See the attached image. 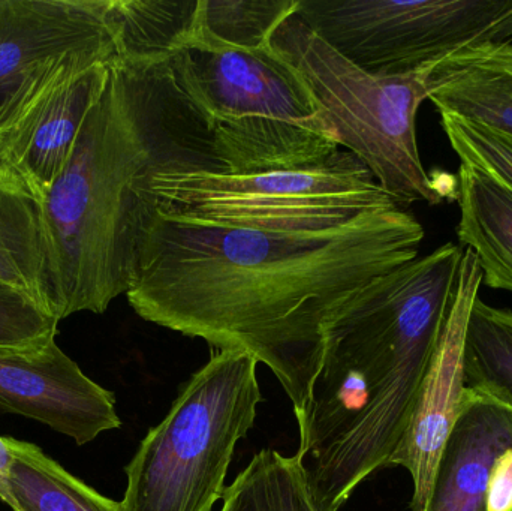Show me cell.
Segmentation results:
<instances>
[{
    "label": "cell",
    "instance_id": "cell-23",
    "mask_svg": "<svg viewBox=\"0 0 512 511\" xmlns=\"http://www.w3.org/2000/svg\"><path fill=\"white\" fill-rule=\"evenodd\" d=\"M59 320L29 294L0 282V347H23L57 335Z\"/></svg>",
    "mask_w": 512,
    "mask_h": 511
},
{
    "label": "cell",
    "instance_id": "cell-4",
    "mask_svg": "<svg viewBox=\"0 0 512 511\" xmlns=\"http://www.w3.org/2000/svg\"><path fill=\"white\" fill-rule=\"evenodd\" d=\"M168 68L203 123L221 173L315 167L340 150L312 90L271 42L231 47L194 30Z\"/></svg>",
    "mask_w": 512,
    "mask_h": 511
},
{
    "label": "cell",
    "instance_id": "cell-17",
    "mask_svg": "<svg viewBox=\"0 0 512 511\" xmlns=\"http://www.w3.org/2000/svg\"><path fill=\"white\" fill-rule=\"evenodd\" d=\"M198 5L200 0H108L107 23L120 59L168 62L194 33Z\"/></svg>",
    "mask_w": 512,
    "mask_h": 511
},
{
    "label": "cell",
    "instance_id": "cell-12",
    "mask_svg": "<svg viewBox=\"0 0 512 511\" xmlns=\"http://www.w3.org/2000/svg\"><path fill=\"white\" fill-rule=\"evenodd\" d=\"M110 63L60 78L11 128L0 132V167L47 194L65 170L81 128L104 92Z\"/></svg>",
    "mask_w": 512,
    "mask_h": 511
},
{
    "label": "cell",
    "instance_id": "cell-5",
    "mask_svg": "<svg viewBox=\"0 0 512 511\" xmlns=\"http://www.w3.org/2000/svg\"><path fill=\"white\" fill-rule=\"evenodd\" d=\"M256 365L251 354L218 351L192 375L125 468V511L213 510L237 443L255 425Z\"/></svg>",
    "mask_w": 512,
    "mask_h": 511
},
{
    "label": "cell",
    "instance_id": "cell-21",
    "mask_svg": "<svg viewBox=\"0 0 512 511\" xmlns=\"http://www.w3.org/2000/svg\"><path fill=\"white\" fill-rule=\"evenodd\" d=\"M298 0H200L195 30L231 47L259 48L297 11Z\"/></svg>",
    "mask_w": 512,
    "mask_h": 511
},
{
    "label": "cell",
    "instance_id": "cell-8",
    "mask_svg": "<svg viewBox=\"0 0 512 511\" xmlns=\"http://www.w3.org/2000/svg\"><path fill=\"white\" fill-rule=\"evenodd\" d=\"M295 15L378 77L412 74L487 41H512V0H298Z\"/></svg>",
    "mask_w": 512,
    "mask_h": 511
},
{
    "label": "cell",
    "instance_id": "cell-14",
    "mask_svg": "<svg viewBox=\"0 0 512 511\" xmlns=\"http://www.w3.org/2000/svg\"><path fill=\"white\" fill-rule=\"evenodd\" d=\"M429 99L439 114L512 137V41L463 48L432 66Z\"/></svg>",
    "mask_w": 512,
    "mask_h": 511
},
{
    "label": "cell",
    "instance_id": "cell-7",
    "mask_svg": "<svg viewBox=\"0 0 512 511\" xmlns=\"http://www.w3.org/2000/svg\"><path fill=\"white\" fill-rule=\"evenodd\" d=\"M150 189L164 212L256 230H327L363 213L399 206L345 149L297 170L156 174Z\"/></svg>",
    "mask_w": 512,
    "mask_h": 511
},
{
    "label": "cell",
    "instance_id": "cell-24",
    "mask_svg": "<svg viewBox=\"0 0 512 511\" xmlns=\"http://www.w3.org/2000/svg\"><path fill=\"white\" fill-rule=\"evenodd\" d=\"M487 511H512V449L496 461L486 500Z\"/></svg>",
    "mask_w": 512,
    "mask_h": 511
},
{
    "label": "cell",
    "instance_id": "cell-11",
    "mask_svg": "<svg viewBox=\"0 0 512 511\" xmlns=\"http://www.w3.org/2000/svg\"><path fill=\"white\" fill-rule=\"evenodd\" d=\"M483 282L474 252L465 249L450 317L432 365L418 393L417 404L390 465L406 468L414 483L411 510L424 511L439 456L459 417L465 398L462 348L472 302Z\"/></svg>",
    "mask_w": 512,
    "mask_h": 511
},
{
    "label": "cell",
    "instance_id": "cell-15",
    "mask_svg": "<svg viewBox=\"0 0 512 511\" xmlns=\"http://www.w3.org/2000/svg\"><path fill=\"white\" fill-rule=\"evenodd\" d=\"M0 282L29 294L51 314L53 257L45 195L3 167H0Z\"/></svg>",
    "mask_w": 512,
    "mask_h": 511
},
{
    "label": "cell",
    "instance_id": "cell-6",
    "mask_svg": "<svg viewBox=\"0 0 512 511\" xmlns=\"http://www.w3.org/2000/svg\"><path fill=\"white\" fill-rule=\"evenodd\" d=\"M274 50L291 63L327 114L340 149L357 156L399 206H435L445 192L421 161L417 114L429 99L432 66L406 75L367 74L313 33L297 15L271 36Z\"/></svg>",
    "mask_w": 512,
    "mask_h": 511
},
{
    "label": "cell",
    "instance_id": "cell-16",
    "mask_svg": "<svg viewBox=\"0 0 512 511\" xmlns=\"http://www.w3.org/2000/svg\"><path fill=\"white\" fill-rule=\"evenodd\" d=\"M456 198L460 246L474 252L483 284L512 294V189L460 164Z\"/></svg>",
    "mask_w": 512,
    "mask_h": 511
},
{
    "label": "cell",
    "instance_id": "cell-19",
    "mask_svg": "<svg viewBox=\"0 0 512 511\" xmlns=\"http://www.w3.org/2000/svg\"><path fill=\"white\" fill-rule=\"evenodd\" d=\"M468 389L512 410V311L475 297L469 309L462 348Z\"/></svg>",
    "mask_w": 512,
    "mask_h": 511
},
{
    "label": "cell",
    "instance_id": "cell-10",
    "mask_svg": "<svg viewBox=\"0 0 512 511\" xmlns=\"http://www.w3.org/2000/svg\"><path fill=\"white\" fill-rule=\"evenodd\" d=\"M56 336L0 347V413L44 423L84 446L122 420L113 393L83 374Z\"/></svg>",
    "mask_w": 512,
    "mask_h": 511
},
{
    "label": "cell",
    "instance_id": "cell-25",
    "mask_svg": "<svg viewBox=\"0 0 512 511\" xmlns=\"http://www.w3.org/2000/svg\"><path fill=\"white\" fill-rule=\"evenodd\" d=\"M9 465H11V453L5 437H0V501L12 507L11 492H9Z\"/></svg>",
    "mask_w": 512,
    "mask_h": 511
},
{
    "label": "cell",
    "instance_id": "cell-9",
    "mask_svg": "<svg viewBox=\"0 0 512 511\" xmlns=\"http://www.w3.org/2000/svg\"><path fill=\"white\" fill-rule=\"evenodd\" d=\"M108 0H0V132L57 80L119 57Z\"/></svg>",
    "mask_w": 512,
    "mask_h": 511
},
{
    "label": "cell",
    "instance_id": "cell-2",
    "mask_svg": "<svg viewBox=\"0 0 512 511\" xmlns=\"http://www.w3.org/2000/svg\"><path fill=\"white\" fill-rule=\"evenodd\" d=\"M177 171L221 173L203 123L168 62L117 57L71 159L45 194L53 317L104 314L128 293L158 210L153 177Z\"/></svg>",
    "mask_w": 512,
    "mask_h": 511
},
{
    "label": "cell",
    "instance_id": "cell-13",
    "mask_svg": "<svg viewBox=\"0 0 512 511\" xmlns=\"http://www.w3.org/2000/svg\"><path fill=\"white\" fill-rule=\"evenodd\" d=\"M512 449V410L466 389L436 465L424 511H487L496 461Z\"/></svg>",
    "mask_w": 512,
    "mask_h": 511
},
{
    "label": "cell",
    "instance_id": "cell-1",
    "mask_svg": "<svg viewBox=\"0 0 512 511\" xmlns=\"http://www.w3.org/2000/svg\"><path fill=\"white\" fill-rule=\"evenodd\" d=\"M424 228L394 206L327 230L231 227L156 210L126 297L149 323L242 351L276 375L297 414L337 312L415 260Z\"/></svg>",
    "mask_w": 512,
    "mask_h": 511
},
{
    "label": "cell",
    "instance_id": "cell-18",
    "mask_svg": "<svg viewBox=\"0 0 512 511\" xmlns=\"http://www.w3.org/2000/svg\"><path fill=\"white\" fill-rule=\"evenodd\" d=\"M5 438L11 453L12 511H125L122 501L99 494L35 444Z\"/></svg>",
    "mask_w": 512,
    "mask_h": 511
},
{
    "label": "cell",
    "instance_id": "cell-22",
    "mask_svg": "<svg viewBox=\"0 0 512 511\" xmlns=\"http://www.w3.org/2000/svg\"><path fill=\"white\" fill-rule=\"evenodd\" d=\"M441 125L463 165L477 168L512 189V137L480 123L441 114Z\"/></svg>",
    "mask_w": 512,
    "mask_h": 511
},
{
    "label": "cell",
    "instance_id": "cell-3",
    "mask_svg": "<svg viewBox=\"0 0 512 511\" xmlns=\"http://www.w3.org/2000/svg\"><path fill=\"white\" fill-rule=\"evenodd\" d=\"M465 249L445 243L358 291L328 324L295 414L297 459L319 511L390 465L453 308Z\"/></svg>",
    "mask_w": 512,
    "mask_h": 511
},
{
    "label": "cell",
    "instance_id": "cell-20",
    "mask_svg": "<svg viewBox=\"0 0 512 511\" xmlns=\"http://www.w3.org/2000/svg\"><path fill=\"white\" fill-rule=\"evenodd\" d=\"M221 511H319L297 456L261 450L225 489Z\"/></svg>",
    "mask_w": 512,
    "mask_h": 511
}]
</instances>
